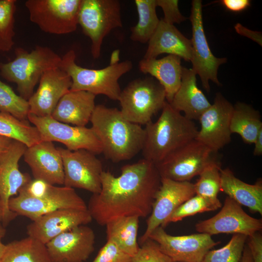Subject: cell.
I'll return each mask as SVG.
<instances>
[{
    "mask_svg": "<svg viewBox=\"0 0 262 262\" xmlns=\"http://www.w3.org/2000/svg\"><path fill=\"white\" fill-rule=\"evenodd\" d=\"M13 141L12 139L0 135V154L8 148Z\"/></svg>",
    "mask_w": 262,
    "mask_h": 262,
    "instance_id": "cell-46",
    "label": "cell"
},
{
    "mask_svg": "<svg viewBox=\"0 0 262 262\" xmlns=\"http://www.w3.org/2000/svg\"><path fill=\"white\" fill-rule=\"evenodd\" d=\"M76 54L68 51L62 57L59 67L71 78L70 90H82L97 96L103 95L111 100H118L121 90L118 80L132 68L131 61L115 62L98 69H89L78 65Z\"/></svg>",
    "mask_w": 262,
    "mask_h": 262,
    "instance_id": "cell-4",
    "label": "cell"
},
{
    "mask_svg": "<svg viewBox=\"0 0 262 262\" xmlns=\"http://www.w3.org/2000/svg\"><path fill=\"white\" fill-rule=\"evenodd\" d=\"M0 262H52L46 245L28 236L6 245Z\"/></svg>",
    "mask_w": 262,
    "mask_h": 262,
    "instance_id": "cell-30",
    "label": "cell"
},
{
    "mask_svg": "<svg viewBox=\"0 0 262 262\" xmlns=\"http://www.w3.org/2000/svg\"><path fill=\"white\" fill-rule=\"evenodd\" d=\"M157 6L160 7L164 12L163 20L166 23L173 24L180 23L185 20L179 9V1L177 0H156Z\"/></svg>",
    "mask_w": 262,
    "mask_h": 262,
    "instance_id": "cell-40",
    "label": "cell"
},
{
    "mask_svg": "<svg viewBox=\"0 0 262 262\" xmlns=\"http://www.w3.org/2000/svg\"><path fill=\"white\" fill-rule=\"evenodd\" d=\"M70 77L59 67L47 70L39 81L36 91L28 99L29 114L50 116L62 97L71 88Z\"/></svg>",
    "mask_w": 262,
    "mask_h": 262,
    "instance_id": "cell-20",
    "label": "cell"
},
{
    "mask_svg": "<svg viewBox=\"0 0 262 262\" xmlns=\"http://www.w3.org/2000/svg\"><path fill=\"white\" fill-rule=\"evenodd\" d=\"M95 243L92 228L81 225L59 234L46 246L52 262H84L94 252Z\"/></svg>",
    "mask_w": 262,
    "mask_h": 262,
    "instance_id": "cell-19",
    "label": "cell"
},
{
    "mask_svg": "<svg viewBox=\"0 0 262 262\" xmlns=\"http://www.w3.org/2000/svg\"><path fill=\"white\" fill-rule=\"evenodd\" d=\"M181 59L178 56L169 54L159 59L143 58L139 62L140 71L152 76L164 87L169 103L181 83Z\"/></svg>",
    "mask_w": 262,
    "mask_h": 262,
    "instance_id": "cell-26",
    "label": "cell"
},
{
    "mask_svg": "<svg viewBox=\"0 0 262 262\" xmlns=\"http://www.w3.org/2000/svg\"><path fill=\"white\" fill-rule=\"evenodd\" d=\"M145 126L141 152L143 159L155 165L195 139L198 131L194 121L174 109L167 101L158 119Z\"/></svg>",
    "mask_w": 262,
    "mask_h": 262,
    "instance_id": "cell-3",
    "label": "cell"
},
{
    "mask_svg": "<svg viewBox=\"0 0 262 262\" xmlns=\"http://www.w3.org/2000/svg\"><path fill=\"white\" fill-rule=\"evenodd\" d=\"M27 147L23 143L13 140L8 148L0 154V199L4 225L17 216L9 208L10 199L32 180L29 174L19 169V161Z\"/></svg>",
    "mask_w": 262,
    "mask_h": 262,
    "instance_id": "cell-16",
    "label": "cell"
},
{
    "mask_svg": "<svg viewBox=\"0 0 262 262\" xmlns=\"http://www.w3.org/2000/svg\"><path fill=\"white\" fill-rule=\"evenodd\" d=\"M202 7L201 0L192 1L190 16L192 27L191 41L193 56L191 62L192 69L199 75L203 87L209 93V81L221 85L217 78V71L219 66L227 62V59L216 57L211 50L204 31Z\"/></svg>",
    "mask_w": 262,
    "mask_h": 262,
    "instance_id": "cell-12",
    "label": "cell"
},
{
    "mask_svg": "<svg viewBox=\"0 0 262 262\" xmlns=\"http://www.w3.org/2000/svg\"><path fill=\"white\" fill-rule=\"evenodd\" d=\"M16 1L0 0V51L10 50L15 43V14Z\"/></svg>",
    "mask_w": 262,
    "mask_h": 262,
    "instance_id": "cell-34",
    "label": "cell"
},
{
    "mask_svg": "<svg viewBox=\"0 0 262 262\" xmlns=\"http://www.w3.org/2000/svg\"><path fill=\"white\" fill-rule=\"evenodd\" d=\"M23 156L34 179L42 180L54 185L64 184L62 156L52 142L41 141L27 147Z\"/></svg>",
    "mask_w": 262,
    "mask_h": 262,
    "instance_id": "cell-22",
    "label": "cell"
},
{
    "mask_svg": "<svg viewBox=\"0 0 262 262\" xmlns=\"http://www.w3.org/2000/svg\"><path fill=\"white\" fill-rule=\"evenodd\" d=\"M195 229L199 233L211 236L228 233L248 237L261 230L262 221L249 215L241 205L227 196L221 210L212 217L197 223Z\"/></svg>",
    "mask_w": 262,
    "mask_h": 262,
    "instance_id": "cell-17",
    "label": "cell"
},
{
    "mask_svg": "<svg viewBox=\"0 0 262 262\" xmlns=\"http://www.w3.org/2000/svg\"><path fill=\"white\" fill-rule=\"evenodd\" d=\"M78 24L91 40L93 57L99 58L105 36L113 29L122 27L119 1L81 0Z\"/></svg>",
    "mask_w": 262,
    "mask_h": 262,
    "instance_id": "cell-7",
    "label": "cell"
},
{
    "mask_svg": "<svg viewBox=\"0 0 262 262\" xmlns=\"http://www.w3.org/2000/svg\"><path fill=\"white\" fill-rule=\"evenodd\" d=\"M221 168L220 162L210 164L199 174V179L194 185L196 195L222 206L218 198L221 188Z\"/></svg>",
    "mask_w": 262,
    "mask_h": 262,
    "instance_id": "cell-33",
    "label": "cell"
},
{
    "mask_svg": "<svg viewBox=\"0 0 262 262\" xmlns=\"http://www.w3.org/2000/svg\"><path fill=\"white\" fill-rule=\"evenodd\" d=\"M230 129L231 133L239 134L244 143L253 144L262 130V121L259 111L243 102L233 106Z\"/></svg>",
    "mask_w": 262,
    "mask_h": 262,
    "instance_id": "cell-28",
    "label": "cell"
},
{
    "mask_svg": "<svg viewBox=\"0 0 262 262\" xmlns=\"http://www.w3.org/2000/svg\"><path fill=\"white\" fill-rule=\"evenodd\" d=\"M28 120L38 130L42 141L62 143L71 151L85 149L96 155L102 152L101 143L91 128L71 126L51 116L40 117L29 114Z\"/></svg>",
    "mask_w": 262,
    "mask_h": 262,
    "instance_id": "cell-11",
    "label": "cell"
},
{
    "mask_svg": "<svg viewBox=\"0 0 262 262\" xmlns=\"http://www.w3.org/2000/svg\"><path fill=\"white\" fill-rule=\"evenodd\" d=\"M15 52L14 60L0 62V74L7 81L15 83L19 96L28 100L43 73L58 67L61 57L51 49L40 46L30 52L16 48Z\"/></svg>",
    "mask_w": 262,
    "mask_h": 262,
    "instance_id": "cell-5",
    "label": "cell"
},
{
    "mask_svg": "<svg viewBox=\"0 0 262 262\" xmlns=\"http://www.w3.org/2000/svg\"><path fill=\"white\" fill-rule=\"evenodd\" d=\"M96 96L85 91L69 90L60 99L51 116L62 123L84 127L96 106Z\"/></svg>",
    "mask_w": 262,
    "mask_h": 262,
    "instance_id": "cell-24",
    "label": "cell"
},
{
    "mask_svg": "<svg viewBox=\"0 0 262 262\" xmlns=\"http://www.w3.org/2000/svg\"><path fill=\"white\" fill-rule=\"evenodd\" d=\"M221 207L200 196L195 195L179 206L161 227L164 228L168 224L180 221L186 217L205 212L215 211Z\"/></svg>",
    "mask_w": 262,
    "mask_h": 262,
    "instance_id": "cell-37",
    "label": "cell"
},
{
    "mask_svg": "<svg viewBox=\"0 0 262 262\" xmlns=\"http://www.w3.org/2000/svg\"><path fill=\"white\" fill-rule=\"evenodd\" d=\"M220 191L240 205L253 213L262 214V181L259 179L254 184L246 183L236 177L229 168L220 169Z\"/></svg>",
    "mask_w": 262,
    "mask_h": 262,
    "instance_id": "cell-27",
    "label": "cell"
},
{
    "mask_svg": "<svg viewBox=\"0 0 262 262\" xmlns=\"http://www.w3.org/2000/svg\"><path fill=\"white\" fill-rule=\"evenodd\" d=\"M0 112L10 114L21 120L28 119V101L17 95L12 88L0 80Z\"/></svg>",
    "mask_w": 262,
    "mask_h": 262,
    "instance_id": "cell-35",
    "label": "cell"
},
{
    "mask_svg": "<svg viewBox=\"0 0 262 262\" xmlns=\"http://www.w3.org/2000/svg\"><path fill=\"white\" fill-rule=\"evenodd\" d=\"M118 100L122 115L141 126L152 121L166 101L164 87L152 77L131 81L121 90Z\"/></svg>",
    "mask_w": 262,
    "mask_h": 262,
    "instance_id": "cell-6",
    "label": "cell"
},
{
    "mask_svg": "<svg viewBox=\"0 0 262 262\" xmlns=\"http://www.w3.org/2000/svg\"><path fill=\"white\" fill-rule=\"evenodd\" d=\"M63 163L65 186L82 189L92 194L98 193L101 188V161L96 155L85 149L75 151L58 147Z\"/></svg>",
    "mask_w": 262,
    "mask_h": 262,
    "instance_id": "cell-13",
    "label": "cell"
},
{
    "mask_svg": "<svg viewBox=\"0 0 262 262\" xmlns=\"http://www.w3.org/2000/svg\"><path fill=\"white\" fill-rule=\"evenodd\" d=\"M90 122L107 159L118 163L130 160L141 151L144 128L126 119L118 109L97 105Z\"/></svg>",
    "mask_w": 262,
    "mask_h": 262,
    "instance_id": "cell-2",
    "label": "cell"
},
{
    "mask_svg": "<svg viewBox=\"0 0 262 262\" xmlns=\"http://www.w3.org/2000/svg\"><path fill=\"white\" fill-rule=\"evenodd\" d=\"M247 238L245 235L233 234L223 247L210 250L202 262H240Z\"/></svg>",
    "mask_w": 262,
    "mask_h": 262,
    "instance_id": "cell-36",
    "label": "cell"
},
{
    "mask_svg": "<svg viewBox=\"0 0 262 262\" xmlns=\"http://www.w3.org/2000/svg\"><path fill=\"white\" fill-rule=\"evenodd\" d=\"M0 135L21 142L27 147L42 141L38 130L27 120L2 112H0Z\"/></svg>",
    "mask_w": 262,
    "mask_h": 262,
    "instance_id": "cell-32",
    "label": "cell"
},
{
    "mask_svg": "<svg viewBox=\"0 0 262 262\" xmlns=\"http://www.w3.org/2000/svg\"><path fill=\"white\" fill-rule=\"evenodd\" d=\"M161 180L155 165L144 159L123 166L117 177L103 171L101 190L92 194L87 210L102 226L124 217H146L151 213Z\"/></svg>",
    "mask_w": 262,
    "mask_h": 262,
    "instance_id": "cell-1",
    "label": "cell"
},
{
    "mask_svg": "<svg viewBox=\"0 0 262 262\" xmlns=\"http://www.w3.org/2000/svg\"><path fill=\"white\" fill-rule=\"evenodd\" d=\"M149 238L156 242L162 251L172 262H202L205 255L219 242L206 233L173 236L161 226L157 228Z\"/></svg>",
    "mask_w": 262,
    "mask_h": 262,
    "instance_id": "cell-14",
    "label": "cell"
},
{
    "mask_svg": "<svg viewBox=\"0 0 262 262\" xmlns=\"http://www.w3.org/2000/svg\"><path fill=\"white\" fill-rule=\"evenodd\" d=\"M81 0H28L31 21L43 32L65 34L75 31Z\"/></svg>",
    "mask_w": 262,
    "mask_h": 262,
    "instance_id": "cell-9",
    "label": "cell"
},
{
    "mask_svg": "<svg viewBox=\"0 0 262 262\" xmlns=\"http://www.w3.org/2000/svg\"><path fill=\"white\" fill-rule=\"evenodd\" d=\"M233 110L232 104L221 93H217L213 104L198 119L200 126L195 139L218 152L231 141Z\"/></svg>",
    "mask_w": 262,
    "mask_h": 262,
    "instance_id": "cell-15",
    "label": "cell"
},
{
    "mask_svg": "<svg viewBox=\"0 0 262 262\" xmlns=\"http://www.w3.org/2000/svg\"><path fill=\"white\" fill-rule=\"evenodd\" d=\"M140 246L137 253L132 257V262H172L152 239L148 238Z\"/></svg>",
    "mask_w": 262,
    "mask_h": 262,
    "instance_id": "cell-38",
    "label": "cell"
},
{
    "mask_svg": "<svg viewBox=\"0 0 262 262\" xmlns=\"http://www.w3.org/2000/svg\"><path fill=\"white\" fill-rule=\"evenodd\" d=\"M195 195L194 183L190 181L161 178L160 186L147 220L146 230L139 239V244L148 239L151 233L161 226L179 206Z\"/></svg>",
    "mask_w": 262,
    "mask_h": 262,
    "instance_id": "cell-18",
    "label": "cell"
},
{
    "mask_svg": "<svg viewBox=\"0 0 262 262\" xmlns=\"http://www.w3.org/2000/svg\"><path fill=\"white\" fill-rule=\"evenodd\" d=\"M247 246L253 262H262V235L259 232L248 236Z\"/></svg>",
    "mask_w": 262,
    "mask_h": 262,
    "instance_id": "cell-42",
    "label": "cell"
},
{
    "mask_svg": "<svg viewBox=\"0 0 262 262\" xmlns=\"http://www.w3.org/2000/svg\"><path fill=\"white\" fill-rule=\"evenodd\" d=\"M163 53L176 55L190 62L193 56L191 40L184 36L173 24L162 19L148 42L143 58H156Z\"/></svg>",
    "mask_w": 262,
    "mask_h": 262,
    "instance_id": "cell-23",
    "label": "cell"
},
{
    "mask_svg": "<svg viewBox=\"0 0 262 262\" xmlns=\"http://www.w3.org/2000/svg\"><path fill=\"white\" fill-rule=\"evenodd\" d=\"M219 1L226 9L233 12L243 11L250 5L249 0H222Z\"/></svg>",
    "mask_w": 262,
    "mask_h": 262,
    "instance_id": "cell-43",
    "label": "cell"
},
{
    "mask_svg": "<svg viewBox=\"0 0 262 262\" xmlns=\"http://www.w3.org/2000/svg\"><path fill=\"white\" fill-rule=\"evenodd\" d=\"M134 3L138 20L131 29L130 38L135 42L146 43L153 34L160 20L156 12V0H135Z\"/></svg>",
    "mask_w": 262,
    "mask_h": 262,
    "instance_id": "cell-31",
    "label": "cell"
},
{
    "mask_svg": "<svg viewBox=\"0 0 262 262\" xmlns=\"http://www.w3.org/2000/svg\"><path fill=\"white\" fill-rule=\"evenodd\" d=\"M255 145L253 150L254 156H259L262 155V130L260 131L254 143Z\"/></svg>",
    "mask_w": 262,
    "mask_h": 262,
    "instance_id": "cell-45",
    "label": "cell"
},
{
    "mask_svg": "<svg viewBox=\"0 0 262 262\" xmlns=\"http://www.w3.org/2000/svg\"><path fill=\"white\" fill-rule=\"evenodd\" d=\"M51 185L43 180L34 179L21 188L18 192L32 198H40L48 194Z\"/></svg>",
    "mask_w": 262,
    "mask_h": 262,
    "instance_id": "cell-41",
    "label": "cell"
},
{
    "mask_svg": "<svg viewBox=\"0 0 262 262\" xmlns=\"http://www.w3.org/2000/svg\"><path fill=\"white\" fill-rule=\"evenodd\" d=\"M196 74L192 68L182 67L181 83L169 103L177 111L183 112L187 118L198 120L211 105L196 84Z\"/></svg>",
    "mask_w": 262,
    "mask_h": 262,
    "instance_id": "cell-25",
    "label": "cell"
},
{
    "mask_svg": "<svg viewBox=\"0 0 262 262\" xmlns=\"http://www.w3.org/2000/svg\"><path fill=\"white\" fill-rule=\"evenodd\" d=\"M6 248V245L1 242L0 240V262L3 256Z\"/></svg>",
    "mask_w": 262,
    "mask_h": 262,
    "instance_id": "cell-48",
    "label": "cell"
},
{
    "mask_svg": "<svg viewBox=\"0 0 262 262\" xmlns=\"http://www.w3.org/2000/svg\"><path fill=\"white\" fill-rule=\"evenodd\" d=\"M2 208L1 200L0 199V223L2 221Z\"/></svg>",
    "mask_w": 262,
    "mask_h": 262,
    "instance_id": "cell-50",
    "label": "cell"
},
{
    "mask_svg": "<svg viewBox=\"0 0 262 262\" xmlns=\"http://www.w3.org/2000/svg\"><path fill=\"white\" fill-rule=\"evenodd\" d=\"M10 210L32 221L52 212L61 209L86 210L87 206L74 189L51 185L43 197L34 198L19 192L9 201Z\"/></svg>",
    "mask_w": 262,
    "mask_h": 262,
    "instance_id": "cell-10",
    "label": "cell"
},
{
    "mask_svg": "<svg viewBox=\"0 0 262 262\" xmlns=\"http://www.w3.org/2000/svg\"><path fill=\"white\" fill-rule=\"evenodd\" d=\"M234 28L238 33L250 38L262 46L261 33L250 30L239 23L236 24Z\"/></svg>",
    "mask_w": 262,
    "mask_h": 262,
    "instance_id": "cell-44",
    "label": "cell"
},
{
    "mask_svg": "<svg viewBox=\"0 0 262 262\" xmlns=\"http://www.w3.org/2000/svg\"><path fill=\"white\" fill-rule=\"evenodd\" d=\"M5 233L6 230L0 223V240H1V239L5 236Z\"/></svg>",
    "mask_w": 262,
    "mask_h": 262,
    "instance_id": "cell-49",
    "label": "cell"
},
{
    "mask_svg": "<svg viewBox=\"0 0 262 262\" xmlns=\"http://www.w3.org/2000/svg\"><path fill=\"white\" fill-rule=\"evenodd\" d=\"M88 210L61 209L45 214L27 227V234L46 245L59 234L92 221Z\"/></svg>",
    "mask_w": 262,
    "mask_h": 262,
    "instance_id": "cell-21",
    "label": "cell"
},
{
    "mask_svg": "<svg viewBox=\"0 0 262 262\" xmlns=\"http://www.w3.org/2000/svg\"><path fill=\"white\" fill-rule=\"evenodd\" d=\"M240 262H253L252 256L247 245L245 246Z\"/></svg>",
    "mask_w": 262,
    "mask_h": 262,
    "instance_id": "cell-47",
    "label": "cell"
},
{
    "mask_svg": "<svg viewBox=\"0 0 262 262\" xmlns=\"http://www.w3.org/2000/svg\"><path fill=\"white\" fill-rule=\"evenodd\" d=\"M132 257L123 251L113 241L107 240L92 262H132Z\"/></svg>",
    "mask_w": 262,
    "mask_h": 262,
    "instance_id": "cell-39",
    "label": "cell"
},
{
    "mask_svg": "<svg viewBox=\"0 0 262 262\" xmlns=\"http://www.w3.org/2000/svg\"><path fill=\"white\" fill-rule=\"evenodd\" d=\"M139 222L138 217L129 216L107 223L105 226L107 240L113 241L123 251L133 257L139 249L137 239Z\"/></svg>",
    "mask_w": 262,
    "mask_h": 262,
    "instance_id": "cell-29",
    "label": "cell"
},
{
    "mask_svg": "<svg viewBox=\"0 0 262 262\" xmlns=\"http://www.w3.org/2000/svg\"><path fill=\"white\" fill-rule=\"evenodd\" d=\"M217 152L194 139L155 164L161 178L190 181L208 165L219 162Z\"/></svg>",
    "mask_w": 262,
    "mask_h": 262,
    "instance_id": "cell-8",
    "label": "cell"
}]
</instances>
